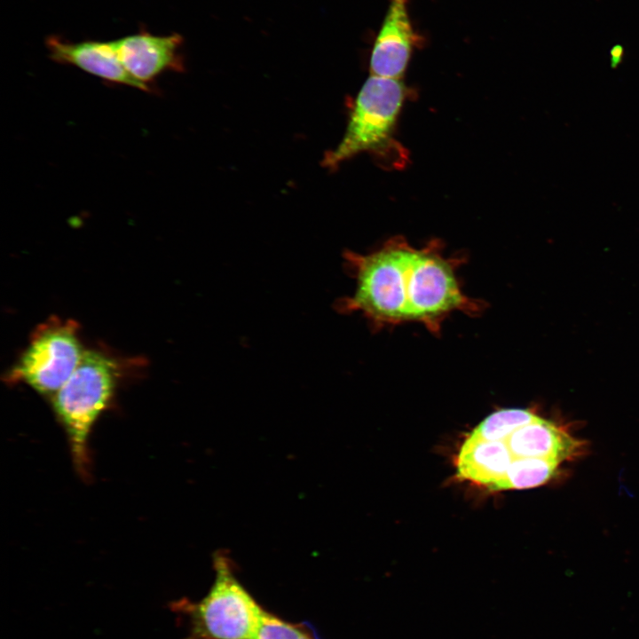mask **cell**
I'll use <instances>...</instances> for the list:
<instances>
[{
	"label": "cell",
	"instance_id": "1",
	"mask_svg": "<svg viewBox=\"0 0 639 639\" xmlns=\"http://www.w3.org/2000/svg\"><path fill=\"white\" fill-rule=\"evenodd\" d=\"M343 258L355 289L335 308L361 313L375 328L417 322L438 334L450 313L482 310V303L461 288L456 269L462 260L446 256L440 241L415 248L395 236L370 253L346 251Z\"/></svg>",
	"mask_w": 639,
	"mask_h": 639
},
{
	"label": "cell",
	"instance_id": "2",
	"mask_svg": "<svg viewBox=\"0 0 639 639\" xmlns=\"http://www.w3.org/2000/svg\"><path fill=\"white\" fill-rule=\"evenodd\" d=\"M407 92L402 79L370 75L356 98L344 136L334 150L327 153L324 165L335 168L367 152L391 167L404 166L407 155L395 138V130Z\"/></svg>",
	"mask_w": 639,
	"mask_h": 639
},
{
	"label": "cell",
	"instance_id": "3",
	"mask_svg": "<svg viewBox=\"0 0 639 639\" xmlns=\"http://www.w3.org/2000/svg\"><path fill=\"white\" fill-rule=\"evenodd\" d=\"M216 577L198 603L172 602V611L188 619L186 639H254L263 610L237 580L228 557L214 556Z\"/></svg>",
	"mask_w": 639,
	"mask_h": 639
},
{
	"label": "cell",
	"instance_id": "4",
	"mask_svg": "<svg viewBox=\"0 0 639 639\" xmlns=\"http://www.w3.org/2000/svg\"><path fill=\"white\" fill-rule=\"evenodd\" d=\"M114 386L112 361L93 351H84L74 373L52 396L55 412L67 431L74 462L82 476L89 470L88 438L91 430L109 402Z\"/></svg>",
	"mask_w": 639,
	"mask_h": 639
},
{
	"label": "cell",
	"instance_id": "5",
	"mask_svg": "<svg viewBox=\"0 0 639 639\" xmlns=\"http://www.w3.org/2000/svg\"><path fill=\"white\" fill-rule=\"evenodd\" d=\"M83 351L75 325L69 321L48 323L36 333L13 377L53 396L74 373Z\"/></svg>",
	"mask_w": 639,
	"mask_h": 639
},
{
	"label": "cell",
	"instance_id": "6",
	"mask_svg": "<svg viewBox=\"0 0 639 639\" xmlns=\"http://www.w3.org/2000/svg\"><path fill=\"white\" fill-rule=\"evenodd\" d=\"M182 43L178 34L158 36L146 30L112 40L126 71L150 89L151 83L164 72L183 70Z\"/></svg>",
	"mask_w": 639,
	"mask_h": 639
},
{
	"label": "cell",
	"instance_id": "7",
	"mask_svg": "<svg viewBox=\"0 0 639 639\" xmlns=\"http://www.w3.org/2000/svg\"><path fill=\"white\" fill-rule=\"evenodd\" d=\"M420 36L413 28L408 0H390L389 7L375 41L371 59L372 75L402 79Z\"/></svg>",
	"mask_w": 639,
	"mask_h": 639
},
{
	"label": "cell",
	"instance_id": "8",
	"mask_svg": "<svg viewBox=\"0 0 639 639\" xmlns=\"http://www.w3.org/2000/svg\"><path fill=\"white\" fill-rule=\"evenodd\" d=\"M53 61L75 66L105 81L131 86L145 91L151 89L135 80L122 66L112 41L70 42L57 36L45 40Z\"/></svg>",
	"mask_w": 639,
	"mask_h": 639
},
{
	"label": "cell",
	"instance_id": "9",
	"mask_svg": "<svg viewBox=\"0 0 639 639\" xmlns=\"http://www.w3.org/2000/svg\"><path fill=\"white\" fill-rule=\"evenodd\" d=\"M254 639H312L298 627L263 611Z\"/></svg>",
	"mask_w": 639,
	"mask_h": 639
},
{
	"label": "cell",
	"instance_id": "10",
	"mask_svg": "<svg viewBox=\"0 0 639 639\" xmlns=\"http://www.w3.org/2000/svg\"><path fill=\"white\" fill-rule=\"evenodd\" d=\"M622 54H623V51H622V48H621V47H619V46L617 45L615 48H613V49L611 50V64H612V65H617L618 63H619V61H620V59H621V57H622Z\"/></svg>",
	"mask_w": 639,
	"mask_h": 639
}]
</instances>
